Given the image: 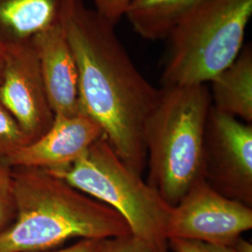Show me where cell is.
Instances as JSON below:
<instances>
[{
	"instance_id": "cell-1",
	"label": "cell",
	"mask_w": 252,
	"mask_h": 252,
	"mask_svg": "<svg viewBox=\"0 0 252 252\" xmlns=\"http://www.w3.org/2000/svg\"><path fill=\"white\" fill-rule=\"evenodd\" d=\"M75 55L81 112L92 118L118 157L142 176L147 167L145 132L162 89L144 78L122 44L115 25L83 0L63 20Z\"/></svg>"
},
{
	"instance_id": "cell-2",
	"label": "cell",
	"mask_w": 252,
	"mask_h": 252,
	"mask_svg": "<svg viewBox=\"0 0 252 252\" xmlns=\"http://www.w3.org/2000/svg\"><path fill=\"white\" fill-rule=\"evenodd\" d=\"M16 216L0 234V252H43L67 240L131 234L114 209L50 172L13 169Z\"/></svg>"
},
{
	"instance_id": "cell-3",
	"label": "cell",
	"mask_w": 252,
	"mask_h": 252,
	"mask_svg": "<svg viewBox=\"0 0 252 252\" xmlns=\"http://www.w3.org/2000/svg\"><path fill=\"white\" fill-rule=\"evenodd\" d=\"M161 89L145 132L147 183L174 207L205 180V130L212 102L206 84Z\"/></svg>"
},
{
	"instance_id": "cell-4",
	"label": "cell",
	"mask_w": 252,
	"mask_h": 252,
	"mask_svg": "<svg viewBox=\"0 0 252 252\" xmlns=\"http://www.w3.org/2000/svg\"><path fill=\"white\" fill-rule=\"evenodd\" d=\"M252 0H208L187 14L165 38L162 87L202 85L239 55Z\"/></svg>"
},
{
	"instance_id": "cell-5",
	"label": "cell",
	"mask_w": 252,
	"mask_h": 252,
	"mask_svg": "<svg viewBox=\"0 0 252 252\" xmlns=\"http://www.w3.org/2000/svg\"><path fill=\"white\" fill-rule=\"evenodd\" d=\"M114 209L153 252H169L165 225L172 207L123 162L104 136L70 166L50 172Z\"/></svg>"
},
{
	"instance_id": "cell-6",
	"label": "cell",
	"mask_w": 252,
	"mask_h": 252,
	"mask_svg": "<svg viewBox=\"0 0 252 252\" xmlns=\"http://www.w3.org/2000/svg\"><path fill=\"white\" fill-rule=\"evenodd\" d=\"M252 228V207L220 194L203 180L172 207L165 235L233 246Z\"/></svg>"
},
{
	"instance_id": "cell-7",
	"label": "cell",
	"mask_w": 252,
	"mask_h": 252,
	"mask_svg": "<svg viewBox=\"0 0 252 252\" xmlns=\"http://www.w3.org/2000/svg\"><path fill=\"white\" fill-rule=\"evenodd\" d=\"M205 180L218 192L252 205V126L209 109L205 130Z\"/></svg>"
},
{
	"instance_id": "cell-8",
	"label": "cell",
	"mask_w": 252,
	"mask_h": 252,
	"mask_svg": "<svg viewBox=\"0 0 252 252\" xmlns=\"http://www.w3.org/2000/svg\"><path fill=\"white\" fill-rule=\"evenodd\" d=\"M4 70L0 84V104L17 121L30 143L45 134L54 123L32 41L0 48Z\"/></svg>"
},
{
	"instance_id": "cell-9",
	"label": "cell",
	"mask_w": 252,
	"mask_h": 252,
	"mask_svg": "<svg viewBox=\"0 0 252 252\" xmlns=\"http://www.w3.org/2000/svg\"><path fill=\"white\" fill-rule=\"evenodd\" d=\"M103 136L100 126L84 113L54 117L45 134L4 161L11 168L58 171L70 166Z\"/></svg>"
},
{
	"instance_id": "cell-10",
	"label": "cell",
	"mask_w": 252,
	"mask_h": 252,
	"mask_svg": "<svg viewBox=\"0 0 252 252\" xmlns=\"http://www.w3.org/2000/svg\"><path fill=\"white\" fill-rule=\"evenodd\" d=\"M31 41L54 115L81 113L78 64L63 23L36 34Z\"/></svg>"
},
{
	"instance_id": "cell-11",
	"label": "cell",
	"mask_w": 252,
	"mask_h": 252,
	"mask_svg": "<svg viewBox=\"0 0 252 252\" xmlns=\"http://www.w3.org/2000/svg\"><path fill=\"white\" fill-rule=\"evenodd\" d=\"M76 0H0V48L31 40L63 18Z\"/></svg>"
},
{
	"instance_id": "cell-12",
	"label": "cell",
	"mask_w": 252,
	"mask_h": 252,
	"mask_svg": "<svg viewBox=\"0 0 252 252\" xmlns=\"http://www.w3.org/2000/svg\"><path fill=\"white\" fill-rule=\"evenodd\" d=\"M210 82L212 107L252 125V46H244L234 62Z\"/></svg>"
},
{
	"instance_id": "cell-13",
	"label": "cell",
	"mask_w": 252,
	"mask_h": 252,
	"mask_svg": "<svg viewBox=\"0 0 252 252\" xmlns=\"http://www.w3.org/2000/svg\"><path fill=\"white\" fill-rule=\"evenodd\" d=\"M208 0H133L125 17L137 35L147 40H165L173 28Z\"/></svg>"
},
{
	"instance_id": "cell-14",
	"label": "cell",
	"mask_w": 252,
	"mask_h": 252,
	"mask_svg": "<svg viewBox=\"0 0 252 252\" xmlns=\"http://www.w3.org/2000/svg\"><path fill=\"white\" fill-rule=\"evenodd\" d=\"M16 216V196L13 168L0 158V234L5 231Z\"/></svg>"
},
{
	"instance_id": "cell-15",
	"label": "cell",
	"mask_w": 252,
	"mask_h": 252,
	"mask_svg": "<svg viewBox=\"0 0 252 252\" xmlns=\"http://www.w3.org/2000/svg\"><path fill=\"white\" fill-rule=\"evenodd\" d=\"M29 143L17 121L0 104V158H8Z\"/></svg>"
},
{
	"instance_id": "cell-16",
	"label": "cell",
	"mask_w": 252,
	"mask_h": 252,
	"mask_svg": "<svg viewBox=\"0 0 252 252\" xmlns=\"http://www.w3.org/2000/svg\"><path fill=\"white\" fill-rule=\"evenodd\" d=\"M99 252H153V250L134 234L105 239Z\"/></svg>"
},
{
	"instance_id": "cell-17",
	"label": "cell",
	"mask_w": 252,
	"mask_h": 252,
	"mask_svg": "<svg viewBox=\"0 0 252 252\" xmlns=\"http://www.w3.org/2000/svg\"><path fill=\"white\" fill-rule=\"evenodd\" d=\"M168 246L173 252H235L232 246L181 238L168 239Z\"/></svg>"
},
{
	"instance_id": "cell-18",
	"label": "cell",
	"mask_w": 252,
	"mask_h": 252,
	"mask_svg": "<svg viewBox=\"0 0 252 252\" xmlns=\"http://www.w3.org/2000/svg\"><path fill=\"white\" fill-rule=\"evenodd\" d=\"M94 10L116 26L118 22L125 17L126 9L133 0H92Z\"/></svg>"
},
{
	"instance_id": "cell-19",
	"label": "cell",
	"mask_w": 252,
	"mask_h": 252,
	"mask_svg": "<svg viewBox=\"0 0 252 252\" xmlns=\"http://www.w3.org/2000/svg\"><path fill=\"white\" fill-rule=\"evenodd\" d=\"M104 240L105 239H80V241L67 248L43 252H99Z\"/></svg>"
},
{
	"instance_id": "cell-20",
	"label": "cell",
	"mask_w": 252,
	"mask_h": 252,
	"mask_svg": "<svg viewBox=\"0 0 252 252\" xmlns=\"http://www.w3.org/2000/svg\"><path fill=\"white\" fill-rule=\"evenodd\" d=\"M235 252H252V245L243 237H239L232 246Z\"/></svg>"
},
{
	"instance_id": "cell-21",
	"label": "cell",
	"mask_w": 252,
	"mask_h": 252,
	"mask_svg": "<svg viewBox=\"0 0 252 252\" xmlns=\"http://www.w3.org/2000/svg\"><path fill=\"white\" fill-rule=\"evenodd\" d=\"M3 70H4V55H3L2 50L0 49V84L3 77Z\"/></svg>"
}]
</instances>
